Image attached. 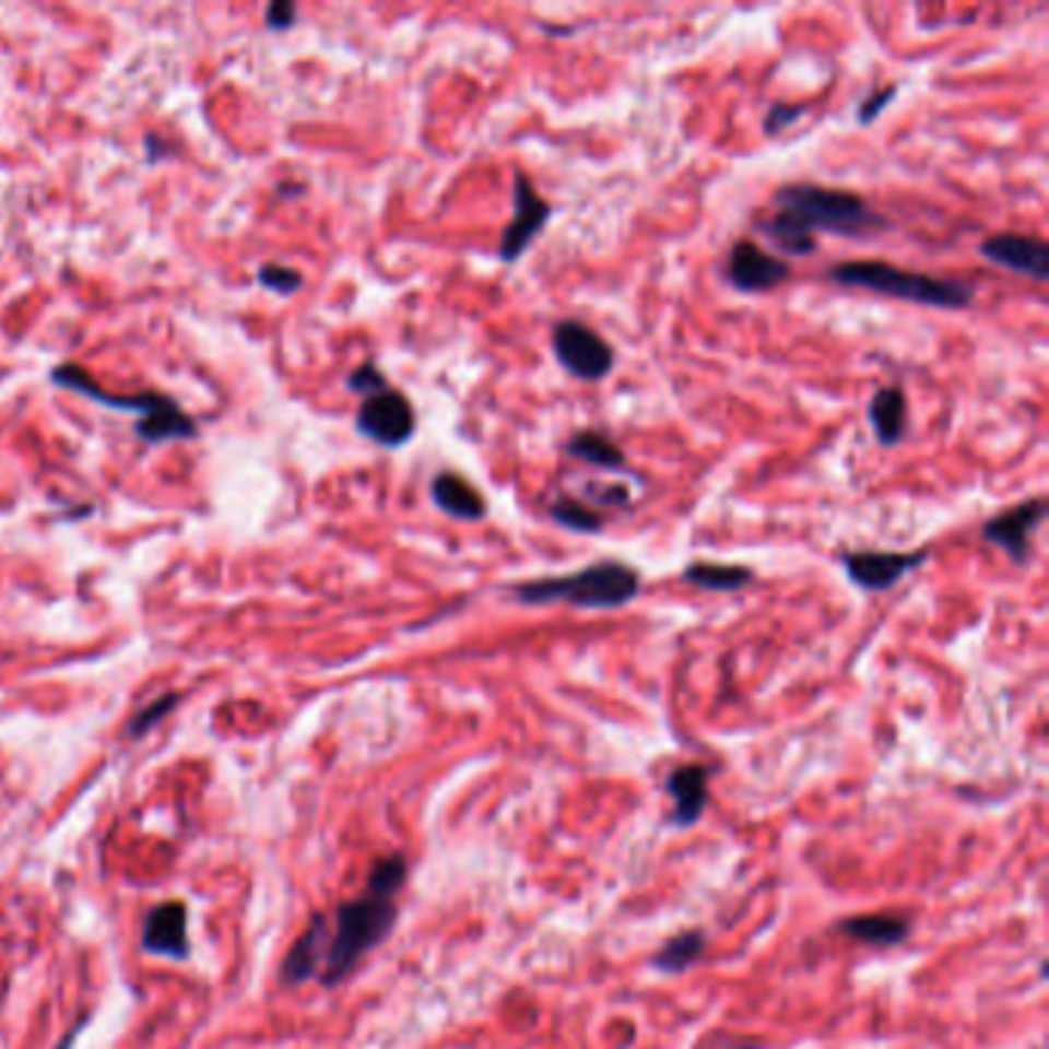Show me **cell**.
<instances>
[{"label": "cell", "instance_id": "6da1fadb", "mask_svg": "<svg viewBox=\"0 0 1049 1049\" xmlns=\"http://www.w3.org/2000/svg\"><path fill=\"white\" fill-rule=\"evenodd\" d=\"M403 874L406 865L400 856L382 859L369 874L364 896L342 905L333 920H317L296 942V948L286 957V976L293 982H305L311 976H320L327 985L342 982L357 960L369 948H376L391 930Z\"/></svg>", "mask_w": 1049, "mask_h": 1049}, {"label": "cell", "instance_id": "7a4b0ae2", "mask_svg": "<svg viewBox=\"0 0 1049 1049\" xmlns=\"http://www.w3.org/2000/svg\"><path fill=\"white\" fill-rule=\"evenodd\" d=\"M776 216L761 222L773 244L794 256L816 252V234H840V237H862V234L886 228L865 200L852 191L825 188V185H785L773 195Z\"/></svg>", "mask_w": 1049, "mask_h": 1049}, {"label": "cell", "instance_id": "3957f363", "mask_svg": "<svg viewBox=\"0 0 1049 1049\" xmlns=\"http://www.w3.org/2000/svg\"><path fill=\"white\" fill-rule=\"evenodd\" d=\"M640 591V573L622 561H598L591 567L576 569L567 576H545L517 582L511 598L520 603H569L576 610H618L632 603Z\"/></svg>", "mask_w": 1049, "mask_h": 1049}, {"label": "cell", "instance_id": "277c9868", "mask_svg": "<svg viewBox=\"0 0 1049 1049\" xmlns=\"http://www.w3.org/2000/svg\"><path fill=\"white\" fill-rule=\"evenodd\" d=\"M832 281L840 286L871 290V293H881L889 299L927 305V308H966V305H973V296H976V290L964 281L917 274V271H905V268L889 266V262H877V259L840 262L832 268Z\"/></svg>", "mask_w": 1049, "mask_h": 1049}, {"label": "cell", "instance_id": "5b68a950", "mask_svg": "<svg viewBox=\"0 0 1049 1049\" xmlns=\"http://www.w3.org/2000/svg\"><path fill=\"white\" fill-rule=\"evenodd\" d=\"M551 349L557 364L582 382L606 379L616 364V354L606 345V339H600L582 320H561L551 333Z\"/></svg>", "mask_w": 1049, "mask_h": 1049}, {"label": "cell", "instance_id": "8992f818", "mask_svg": "<svg viewBox=\"0 0 1049 1049\" xmlns=\"http://www.w3.org/2000/svg\"><path fill=\"white\" fill-rule=\"evenodd\" d=\"M357 432L382 447H403L416 434V413L413 403L394 388H385L379 394H369L357 410Z\"/></svg>", "mask_w": 1049, "mask_h": 1049}, {"label": "cell", "instance_id": "52a82bcc", "mask_svg": "<svg viewBox=\"0 0 1049 1049\" xmlns=\"http://www.w3.org/2000/svg\"><path fill=\"white\" fill-rule=\"evenodd\" d=\"M551 219V203L539 198L535 185L517 173L515 176V213L511 222L505 225L499 237V259L502 262H517L523 252L533 247V240L545 232Z\"/></svg>", "mask_w": 1049, "mask_h": 1049}, {"label": "cell", "instance_id": "ba28073f", "mask_svg": "<svg viewBox=\"0 0 1049 1049\" xmlns=\"http://www.w3.org/2000/svg\"><path fill=\"white\" fill-rule=\"evenodd\" d=\"M930 551H850L844 554V569L865 591H889L908 573L927 564Z\"/></svg>", "mask_w": 1049, "mask_h": 1049}, {"label": "cell", "instance_id": "9c48e42d", "mask_svg": "<svg viewBox=\"0 0 1049 1049\" xmlns=\"http://www.w3.org/2000/svg\"><path fill=\"white\" fill-rule=\"evenodd\" d=\"M1044 517H1047V499L1037 496V499L1022 502L1016 508L991 517L982 527V535L991 545L1006 551L1016 564H1028L1032 561V535L1044 523Z\"/></svg>", "mask_w": 1049, "mask_h": 1049}, {"label": "cell", "instance_id": "30bf717a", "mask_svg": "<svg viewBox=\"0 0 1049 1049\" xmlns=\"http://www.w3.org/2000/svg\"><path fill=\"white\" fill-rule=\"evenodd\" d=\"M791 268L785 259L761 250L754 240H739L727 259V278L739 293H769L788 281Z\"/></svg>", "mask_w": 1049, "mask_h": 1049}, {"label": "cell", "instance_id": "8fae6325", "mask_svg": "<svg viewBox=\"0 0 1049 1049\" xmlns=\"http://www.w3.org/2000/svg\"><path fill=\"white\" fill-rule=\"evenodd\" d=\"M988 262L1010 268L1016 274H1025L1032 281H1047L1049 278V247L1037 237L1025 234H994L982 240L979 247Z\"/></svg>", "mask_w": 1049, "mask_h": 1049}, {"label": "cell", "instance_id": "7c38bea8", "mask_svg": "<svg viewBox=\"0 0 1049 1049\" xmlns=\"http://www.w3.org/2000/svg\"><path fill=\"white\" fill-rule=\"evenodd\" d=\"M668 794L674 800V822L693 825L705 813L708 798V769L705 766H681L668 779Z\"/></svg>", "mask_w": 1049, "mask_h": 1049}, {"label": "cell", "instance_id": "4fadbf2b", "mask_svg": "<svg viewBox=\"0 0 1049 1049\" xmlns=\"http://www.w3.org/2000/svg\"><path fill=\"white\" fill-rule=\"evenodd\" d=\"M432 499L444 515L456 517V520H481L486 515V502L481 499V493L452 471H440L434 478Z\"/></svg>", "mask_w": 1049, "mask_h": 1049}, {"label": "cell", "instance_id": "5bb4252c", "mask_svg": "<svg viewBox=\"0 0 1049 1049\" xmlns=\"http://www.w3.org/2000/svg\"><path fill=\"white\" fill-rule=\"evenodd\" d=\"M52 382L62 385V388H71V391H78V394H84V398L96 400L102 406H111V410H135V413H151L164 394H154V391H145V394H139V398H115V394H108V391H102L93 385V379L86 376L81 367H71V364H62L59 369H52Z\"/></svg>", "mask_w": 1049, "mask_h": 1049}, {"label": "cell", "instance_id": "9a60e30c", "mask_svg": "<svg viewBox=\"0 0 1049 1049\" xmlns=\"http://www.w3.org/2000/svg\"><path fill=\"white\" fill-rule=\"evenodd\" d=\"M908 403L901 388H881L871 403H868V419H871V428L877 434L883 447H893L899 444L901 434L908 428Z\"/></svg>", "mask_w": 1049, "mask_h": 1049}, {"label": "cell", "instance_id": "2e32d148", "mask_svg": "<svg viewBox=\"0 0 1049 1049\" xmlns=\"http://www.w3.org/2000/svg\"><path fill=\"white\" fill-rule=\"evenodd\" d=\"M135 432H139L142 440H149V444H161V440L195 437V434H198V425L185 416L182 406H179L176 400L161 398V403H157L151 413H145V416L139 419Z\"/></svg>", "mask_w": 1049, "mask_h": 1049}, {"label": "cell", "instance_id": "e0dca14e", "mask_svg": "<svg viewBox=\"0 0 1049 1049\" xmlns=\"http://www.w3.org/2000/svg\"><path fill=\"white\" fill-rule=\"evenodd\" d=\"M145 948L157 951V954H182L185 948L182 905L169 901V905H161V908L149 917V927H145Z\"/></svg>", "mask_w": 1049, "mask_h": 1049}, {"label": "cell", "instance_id": "ac0fdd59", "mask_svg": "<svg viewBox=\"0 0 1049 1049\" xmlns=\"http://www.w3.org/2000/svg\"><path fill=\"white\" fill-rule=\"evenodd\" d=\"M564 452L573 459H582L585 465L603 468V471H625L628 459L616 444L600 432H579L564 444Z\"/></svg>", "mask_w": 1049, "mask_h": 1049}, {"label": "cell", "instance_id": "d6986e66", "mask_svg": "<svg viewBox=\"0 0 1049 1049\" xmlns=\"http://www.w3.org/2000/svg\"><path fill=\"white\" fill-rule=\"evenodd\" d=\"M754 579L749 567L739 564H715V561H696L683 569V582L696 585L702 591H739Z\"/></svg>", "mask_w": 1049, "mask_h": 1049}, {"label": "cell", "instance_id": "ffe728a7", "mask_svg": "<svg viewBox=\"0 0 1049 1049\" xmlns=\"http://www.w3.org/2000/svg\"><path fill=\"white\" fill-rule=\"evenodd\" d=\"M840 930L844 933L856 935L859 942H868V945H896L901 942L905 935H908V923L901 920V917H852V920H844L840 923Z\"/></svg>", "mask_w": 1049, "mask_h": 1049}, {"label": "cell", "instance_id": "44dd1931", "mask_svg": "<svg viewBox=\"0 0 1049 1049\" xmlns=\"http://www.w3.org/2000/svg\"><path fill=\"white\" fill-rule=\"evenodd\" d=\"M549 515L554 523H561L564 530H573V533H600V527H603L600 511L588 508L579 499H569V496H557V502H551Z\"/></svg>", "mask_w": 1049, "mask_h": 1049}, {"label": "cell", "instance_id": "7402d4cb", "mask_svg": "<svg viewBox=\"0 0 1049 1049\" xmlns=\"http://www.w3.org/2000/svg\"><path fill=\"white\" fill-rule=\"evenodd\" d=\"M705 951V935L699 930H689V933L674 935L665 948L659 951L656 966L665 969V973H683L686 966H693L699 960V954Z\"/></svg>", "mask_w": 1049, "mask_h": 1049}, {"label": "cell", "instance_id": "603a6c76", "mask_svg": "<svg viewBox=\"0 0 1049 1049\" xmlns=\"http://www.w3.org/2000/svg\"><path fill=\"white\" fill-rule=\"evenodd\" d=\"M803 111H806V105H800V102H791V105H788V102H779V105H773L764 117V133L766 135L782 133V130H788L791 123H798V117H803Z\"/></svg>", "mask_w": 1049, "mask_h": 1049}, {"label": "cell", "instance_id": "cb8c5ba5", "mask_svg": "<svg viewBox=\"0 0 1049 1049\" xmlns=\"http://www.w3.org/2000/svg\"><path fill=\"white\" fill-rule=\"evenodd\" d=\"M349 388L354 391V394H364V398H369V394H379V391H385V388H388V379H385L382 373L373 367V364H364V367L354 369V373L349 376Z\"/></svg>", "mask_w": 1049, "mask_h": 1049}, {"label": "cell", "instance_id": "d4e9b609", "mask_svg": "<svg viewBox=\"0 0 1049 1049\" xmlns=\"http://www.w3.org/2000/svg\"><path fill=\"white\" fill-rule=\"evenodd\" d=\"M259 281H262L266 286H271V290H278V293H284V296H290L293 290H299L302 286L299 271H293V268H284V266H266L262 271H259Z\"/></svg>", "mask_w": 1049, "mask_h": 1049}, {"label": "cell", "instance_id": "484cf974", "mask_svg": "<svg viewBox=\"0 0 1049 1049\" xmlns=\"http://www.w3.org/2000/svg\"><path fill=\"white\" fill-rule=\"evenodd\" d=\"M585 496L600 502V505H610V508L628 505V499H632L628 486H598V483H588V493H585Z\"/></svg>", "mask_w": 1049, "mask_h": 1049}, {"label": "cell", "instance_id": "4316f807", "mask_svg": "<svg viewBox=\"0 0 1049 1049\" xmlns=\"http://www.w3.org/2000/svg\"><path fill=\"white\" fill-rule=\"evenodd\" d=\"M893 96H896V84L883 86L881 93H871V96L862 102V108H859V120H862V123H871V120L881 115L883 108L893 102Z\"/></svg>", "mask_w": 1049, "mask_h": 1049}, {"label": "cell", "instance_id": "83f0119b", "mask_svg": "<svg viewBox=\"0 0 1049 1049\" xmlns=\"http://www.w3.org/2000/svg\"><path fill=\"white\" fill-rule=\"evenodd\" d=\"M296 19V7L293 3H271L266 10L268 28H290Z\"/></svg>", "mask_w": 1049, "mask_h": 1049}, {"label": "cell", "instance_id": "f1b7e54d", "mask_svg": "<svg viewBox=\"0 0 1049 1049\" xmlns=\"http://www.w3.org/2000/svg\"><path fill=\"white\" fill-rule=\"evenodd\" d=\"M169 705H173V696H167V699H161V705H157V708H149V711H142V717H139V720H135V723H133L135 733H142V730L149 727L151 720H157V717H161V715H164V711H167Z\"/></svg>", "mask_w": 1049, "mask_h": 1049}]
</instances>
